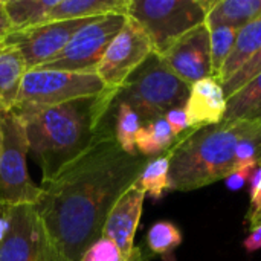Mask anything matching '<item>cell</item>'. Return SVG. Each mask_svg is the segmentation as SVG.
<instances>
[{
    "mask_svg": "<svg viewBox=\"0 0 261 261\" xmlns=\"http://www.w3.org/2000/svg\"><path fill=\"white\" fill-rule=\"evenodd\" d=\"M261 15V0H220L214 2L206 14L205 24L211 28L242 29Z\"/></svg>",
    "mask_w": 261,
    "mask_h": 261,
    "instance_id": "2e32d148",
    "label": "cell"
},
{
    "mask_svg": "<svg viewBox=\"0 0 261 261\" xmlns=\"http://www.w3.org/2000/svg\"><path fill=\"white\" fill-rule=\"evenodd\" d=\"M153 54L151 41L144 28L130 15L104 52L96 75L107 89L119 90L132 73Z\"/></svg>",
    "mask_w": 261,
    "mask_h": 261,
    "instance_id": "30bf717a",
    "label": "cell"
},
{
    "mask_svg": "<svg viewBox=\"0 0 261 261\" xmlns=\"http://www.w3.org/2000/svg\"><path fill=\"white\" fill-rule=\"evenodd\" d=\"M26 70L21 55L12 47H3L0 52V115L12 110Z\"/></svg>",
    "mask_w": 261,
    "mask_h": 261,
    "instance_id": "ac0fdd59",
    "label": "cell"
},
{
    "mask_svg": "<svg viewBox=\"0 0 261 261\" xmlns=\"http://www.w3.org/2000/svg\"><path fill=\"white\" fill-rule=\"evenodd\" d=\"M57 0H6L5 11L12 31L38 26L50 21Z\"/></svg>",
    "mask_w": 261,
    "mask_h": 261,
    "instance_id": "ffe728a7",
    "label": "cell"
},
{
    "mask_svg": "<svg viewBox=\"0 0 261 261\" xmlns=\"http://www.w3.org/2000/svg\"><path fill=\"white\" fill-rule=\"evenodd\" d=\"M80 261H127V258L112 240L101 237L86 249Z\"/></svg>",
    "mask_w": 261,
    "mask_h": 261,
    "instance_id": "4316f807",
    "label": "cell"
},
{
    "mask_svg": "<svg viewBox=\"0 0 261 261\" xmlns=\"http://www.w3.org/2000/svg\"><path fill=\"white\" fill-rule=\"evenodd\" d=\"M158 57L179 80L190 87L200 80L213 76L208 26L203 23L191 29L165 54Z\"/></svg>",
    "mask_w": 261,
    "mask_h": 261,
    "instance_id": "7c38bea8",
    "label": "cell"
},
{
    "mask_svg": "<svg viewBox=\"0 0 261 261\" xmlns=\"http://www.w3.org/2000/svg\"><path fill=\"white\" fill-rule=\"evenodd\" d=\"M249 223H251V226H252V228H255V226L261 225V208H260V211H258V214H257V216H255Z\"/></svg>",
    "mask_w": 261,
    "mask_h": 261,
    "instance_id": "836d02e7",
    "label": "cell"
},
{
    "mask_svg": "<svg viewBox=\"0 0 261 261\" xmlns=\"http://www.w3.org/2000/svg\"><path fill=\"white\" fill-rule=\"evenodd\" d=\"M3 47H5V46H3V37H0V52L3 50Z\"/></svg>",
    "mask_w": 261,
    "mask_h": 261,
    "instance_id": "e575fe53",
    "label": "cell"
},
{
    "mask_svg": "<svg viewBox=\"0 0 261 261\" xmlns=\"http://www.w3.org/2000/svg\"><path fill=\"white\" fill-rule=\"evenodd\" d=\"M260 125L222 121L194 132L170 151V190L191 191L231 176L237 170V144Z\"/></svg>",
    "mask_w": 261,
    "mask_h": 261,
    "instance_id": "3957f363",
    "label": "cell"
},
{
    "mask_svg": "<svg viewBox=\"0 0 261 261\" xmlns=\"http://www.w3.org/2000/svg\"><path fill=\"white\" fill-rule=\"evenodd\" d=\"M165 121L168 122L173 136H179L184 130L188 128V121H187V112H185V106L184 107H176L173 110H170L165 116Z\"/></svg>",
    "mask_w": 261,
    "mask_h": 261,
    "instance_id": "f1b7e54d",
    "label": "cell"
},
{
    "mask_svg": "<svg viewBox=\"0 0 261 261\" xmlns=\"http://www.w3.org/2000/svg\"><path fill=\"white\" fill-rule=\"evenodd\" d=\"M260 164H261V162H260ZM260 164H258V165H260Z\"/></svg>",
    "mask_w": 261,
    "mask_h": 261,
    "instance_id": "8d00e7d4",
    "label": "cell"
},
{
    "mask_svg": "<svg viewBox=\"0 0 261 261\" xmlns=\"http://www.w3.org/2000/svg\"><path fill=\"white\" fill-rule=\"evenodd\" d=\"M251 210H249V222L258 214L261 208V164L252 173L251 179Z\"/></svg>",
    "mask_w": 261,
    "mask_h": 261,
    "instance_id": "83f0119b",
    "label": "cell"
},
{
    "mask_svg": "<svg viewBox=\"0 0 261 261\" xmlns=\"http://www.w3.org/2000/svg\"><path fill=\"white\" fill-rule=\"evenodd\" d=\"M0 203L35 206L43 191L28 171L29 144L24 124L14 112H5L0 115Z\"/></svg>",
    "mask_w": 261,
    "mask_h": 261,
    "instance_id": "52a82bcc",
    "label": "cell"
},
{
    "mask_svg": "<svg viewBox=\"0 0 261 261\" xmlns=\"http://www.w3.org/2000/svg\"><path fill=\"white\" fill-rule=\"evenodd\" d=\"M223 121H254L261 124V73L226 99Z\"/></svg>",
    "mask_w": 261,
    "mask_h": 261,
    "instance_id": "d6986e66",
    "label": "cell"
},
{
    "mask_svg": "<svg viewBox=\"0 0 261 261\" xmlns=\"http://www.w3.org/2000/svg\"><path fill=\"white\" fill-rule=\"evenodd\" d=\"M133 185L145 196L154 200L161 199L164 193L170 190V153L144 165Z\"/></svg>",
    "mask_w": 261,
    "mask_h": 261,
    "instance_id": "7402d4cb",
    "label": "cell"
},
{
    "mask_svg": "<svg viewBox=\"0 0 261 261\" xmlns=\"http://www.w3.org/2000/svg\"><path fill=\"white\" fill-rule=\"evenodd\" d=\"M257 165L255 164H248V165H243V167H239L231 176L226 177V187L229 190H240L252 176V173L255 171Z\"/></svg>",
    "mask_w": 261,
    "mask_h": 261,
    "instance_id": "f546056e",
    "label": "cell"
},
{
    "mask_svg": "<svg viewBox=\"0 0 261 261\" xmlns=\"http://www.w3.org/2000/svg\"><path fill=\"white\" fill-rule=\"evenodd\" d=\"M107 87L95 73H75L54 69L26 70L11 112L20 118L41 110L106 92Z\"/></svg>",
    "mask_w": 261,
    "mask_h": 261,
    "instance_id": "5b68a950",
    "label": "cell"
},
{
    "mask_svg": "<svg viewBox=\"0 0 261 261\" xmlns=\"http://www.w3.org/2000/svg\"><path fill=\"white\" fill-rule=\"evenodd\" d=\"M261 49V15L243 26L239 31L236 44L226 58L217 81L223 84L228 78H231L252 55H255Z\"/></svg>",
    "mask_w": 261,
    "mask_h": 261,
    "instance_id": "e0dca14e",
    "label": "cell"
},
{
    "mask_svg": "<svg viewBox=\"0 0 261 261\" xmlns=\"http://www.w3.org/2000/svg\"><path fill=\"white\" fill-rule=\"evenodd\" d=\"M6 228H8V223H6V219H5V216H3V211H2V203H0V242L5 239Z\"/></svg>",
    "mask_w": 261,
    "mask_h": 261,
    "instance_id": "d6a6232c",
    "label": "cell"
},
{
    "mask_svg": "<svg viewBox=\"0 0 261 261\" xmlns=\"http://www.w3.org/2000/svg\"><path fill=\"white\" fill-rule=\"evenodd\" d=\"M142 168V161L124 153L110 133L41 184L43 194L34 208L66 260L80 261L101 239L112 206Z\"/></svg>",
    "mask_w": 261,
    "mask_h": 261,
    "instance_id": "6da1fadb",
    "label": "cell"
},
{
    "mask_svg": "<svg viewBox=\"0 0 261 261\" xmlns=\"http://www.w3.org/2000/svg\"><path fill=\"white\" fill-rule=\"evenodd\" d=\"M261 73V49L252 55L231 78H228L222 87H223V93L225 98H231L237 90H240L245 84H248L251 80H254L255 76H258Z\"/></svg>",
    "mask_w": 261,
    "mask_h": 261,
    "instance_id": "484cf974",
    "label": "cell"
},
{
    "mask_svg": "<svg viewBox=\"0 0 261 261\" xmlns=\"http://www.w3.org/2000/svg\"><path fill=\"white\" fill-rule=\"evenodd\" d=\"M145 197L135 185L127 188L112 206L102 228L101 237L112 240L127 261H141V252L135 248V234L139 226Z\"/></svg>",
    "mask_w": 261,
    "mask_h": 261,
    "instance_id": "4fadbf2b",
    "label": "cell"
},
{
    "mask_svg": "<svg viewBox=\"0 0 261 261\" xmlns=\"http://www.w3.org/2000/svg\"><path fill=\"white\" fill-rule=\"evenodd\" d=\"M8 228L0 261H67L49 237L34 206L2 205Z\"/></svg>",
    "mask_w": 261,
    "mask_h": 261,
    "instance_id": "ba28073f",
    "label": "cell"
},
{
    "mask_svg": "<svg viewBox=\"0 0 261 261\" xmlns=\"http://www.w3.org/2000/svg\"><path fill=\"white\" fill-rule=\"evenodd\" d=\"M11 31H12V28H11L9 18L6 15V11H5V2L0 0V37H5Z\"/></svg>",
    "mask_w": 261,
    "mask_h": 261,
    "instance_id": "1f68e13d",
    "label": "cell"
},
{
    "mask_svg": "<svg viewBox=\"0 0 261 261\" xmlns=\"http://www.w3.org/2000/svg\"><path fill=\"white\" fill-rule=\"evenodd\" d=\"M173 133L165 118H158L142 124L136 136V150L144 156H156L168 150L173 144Z\"/></svg>",
    "mask_w": 261,
    "mask_h": 261,
    "instance_id": "603a6c76",
    "label": "cell"
},
{
    "mask_svg": "<svg viewBox=\"0 0 261 261\" xmlns=\"http://www.w3.org/2000/svg\"><path fill=\"white\" fill-rule=\"evenodd\" d=\"M180 243L182 232L171 222H158L147 232V245L158 255H170Z\"/></svg>",
    "mask_w": 261,
    "mask_h": 261,
    "instance_id": "d4e9b609",
    "label": "cell"
},
{
    "mask_svg": "<svg viewBox=\"0 0 261 261\" xmlns=\"http://www.w3.org/2000/svg\"><path fill=\"white\" fill-rule=\"evenodd\" d=\"M243 246H245V249L248 252H255V251L261 249V225L255 226L252 229V232L249 234V237L245 240Z\"/></svg>",
    "mask_w": 261,
    "mask_h": 261,
    "instance_id": "4dcf8cb0",
    "label": "cell"
},
{
    "mask_svg": "<svg viewBox=\"0 0 261 261\" xmlns=\"http://www.w3.org/2000/svg\"><path fill=\"white\" fill-rule=\"evenodd\" d=\"M188 127L203 128L220 124L226 112V98L222 84L208 76L191 86L185 102Z\"/></svg>",
    "mask_w": 261,
    "mask_h": 261,
    "instance_id": "5bb4252c",
    "label": "cell"
},
{
    "mask_svg": "<svg viewBox=\"0 0 261 261\" xmlns=\"http://www.w3.org/2000/svg\"><path fill=\"white\" fill-rule=\"evenodd\" d=\"M113 110H115L113 133H115V139L118 145L122 148L124 153L130 156H138L136 136L142 127L141 118L128 104L116 101V98L113 102Z\"/></svg>",
    "mask_w": 261,
    "mask_h": 261,
    "instance_id": "44dd1931",
    "label": "cell"
},
{
    "mask_svg": "<svg viewBox=\"0 0 261 261\" xmlns=\"http://www.w3.org/2000/svg\"><path fill=\"white\" fill-rule=\"evenodd\" d=\"M214 2L203 0H130L127 15L147 32L153 54H165L180 37L203 24Z\"/></svg>",
    "mask_w": 261,
    "mask_h": 261,
    "instance_id": "8992f818",
    "label": "cell"
},
{
    "mask_svg": "<svg viewBox=\"0 0 261 261\" xmlns=\"http://www.w3.org/2000/svg\"><path fill=\"white\" fill-rule=\"evenodd\" d=\"M118 90L107 89L20 118L29 153L41 170V184L113 133V102Z\"/></svg>",
    "mask_w": 261,
    "mask_h": 261,
    "instance_id": "7a4b0ae2",
    "label": "cell"
},
{
    "mask_svg": "<svg viewBox=\"0 0 261 261\" xmlns=\"http://www.w3.org/2000/svg\"><path fill=\"white\" fill-rule=\"evenodd\" d=\"M0 147H2V130H0Z\"/></svg>",
    "mask_w": 261,
    "mask_h": 261,
    "instance_id": "d590c367",
    "label": "cell"
},
{
    "mask_svg": "<svg viewBox=\"0 0 261 261\" xmlns=\"http://www.w3.org/2000/svg\"><path fill=\"white\" fill-rule=\"evenodd\" d=\"M190 89L156 54H151L118 90L116 101L128 104L142 124H147L164 118L176 107H184Z\"/></svg>",
    "mask_w": 261,
    "mask_h": 261,
    "instance_id": "277c9868",
    "label": "cell"
},
{
    "mask_svg": "<svg viewBox=\"0 0 261 261\" xmlns=\"http://www.w3.org/2000/svg\"><path fill=\"white\" fill-rule=\"evenodd\" d=\"M239 31L240 29H237V28H228V26L210 29V50H211L213 78L217 80V76L220 75V70H222L226 58L229 57V54L236 44Z\"/></svg>",
    "mask_w": 261,
    "mask_h": 261,
    "instance_id": "cb8c5ba5",
    "label": "cell"
},
{
    "mask_svg": "<svg viewBox=\"0 0 261 261\" xmlns=\"http://www.w3.org/2000/svg\"><path fill=\"white\" fill-rule=\"evenodd\" d=\"M130 0H57L50 21L84 20L109 14H127Z\"/></svg>",
    "mask_w": 261,
    "mask_h": 261,
    "instance_id": "9a60e30c",
    "label": "cell"
},
{
    "mask_svg": "<svg viewBox=\"0 0 261 261\" xmlns=\"http://www.w3.org/2000/svg\"><path fill=\"white\" fill-rule=\"evenodd\" d=\"M90 20L92 18L49 21L38 26L11 31L3 37V46L15 49L24 60L26 69L32 70L47 64L61 54L75 32Z\"/></svg>",
    "mask_w": 261,
    "mask_h": 261,
    "instance_id": "8fae6325",
    "label": "cell"
},
{
    "mask_svg": "<svg viewBox=\"0 0 261 261\" xmlns=\"http://www.w3.org/2000/svg\"><path fill=\"white\" fill-rule=\"evenodd\" d=\"M127 14H109L92 18L75 32L61 54L41 66V69L96 75L98 64L104 52L122 29Z\"/></svg>",
    "mask_w": 261,
    "mask_h": 261,
    "instance_id": "9c48e42d",
    "label": "cell"
}]
</instances>
